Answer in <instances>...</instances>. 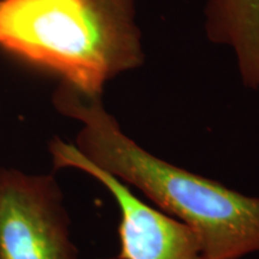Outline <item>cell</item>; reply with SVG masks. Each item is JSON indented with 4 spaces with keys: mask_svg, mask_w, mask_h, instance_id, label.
<instances>
[{
    "mask_svg": "<svg viewBox=\"0 0 259 259\" xmlns=\"http://www.w3.org/2000/svg\"><path fill=\"white\" fill-rule=\"evenodd\" d=\"M54 105L64 115L83 122L77 150L189 226L205 259H241L259 252V198L148 153L121 131L100 96L60 84Z\"/></svg>",
    "mask_w": 259,
    "mask_h": 259,
    "instance_id": "1",
    "label": "cell"
},
{
    "mask_svg": "<svg viewBox=\"0 0 259 259\" xmlns=\"http://www.w3.org/2000/svg\"><path fill=\"white\" fill-rule=\"evenodd\" d=\"M206 16L210 38L234 51L242 82L259 90V0H209Z\"/></svg>",
    "mask_w": 259,
    "mask_h": 259,
    "instance_id": "5",
    "label": "cell"
},
{
    "mask_svg": "<svg viewBox=\"0 0 259 259\" xmlns=\"http://www.w3.org/2000/svg\"><path fill=\"white\" fill-rule=\"evenodd\" d=\"M54 169L76 168L101 183L120 209L115 259H205L192 229L173 216L142 202L125 183L96 167L77 150L56 138L50 145Z\"/></svg>",
    "mask_w": 259,
    "mask_h": 259,
    "instance_id": "4",
    "label": "cell"
},
{
    "mask_svg": "<svg viewBox=\"0 0 259 259\" xmlns=\"http://www.w3.org/2000/svg\"><path fill=\"white\" fill-rule=\"evenodd\" d=\"M0 259H79L52 174L0 168Z\"/></svg>",
    "mask_w": 259,
    "mask_h": 259,
    "instance_id": "3",
    "label": "cell"
},
{
    "mask_svg": "<svg viewBox=\"0 0 259 259\" xmlns=\"http://www.w3.org/2000/svg\"><path fill=\"white\" fill-rule=\"evenodd\" d=\"M135 0H0V51L89 96L142 64Z\"/></svg>",
    "mask_w": 259,
    "mask_h": 259,
    "instance_id": "2",
    "label": "cell"
}]
</instances>
